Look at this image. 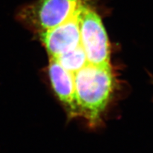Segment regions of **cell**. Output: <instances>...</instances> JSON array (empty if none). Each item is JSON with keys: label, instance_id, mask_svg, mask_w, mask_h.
Wrapping results in <instances>:
<instances>
[{"label": "cell", "instance_id": "5b68a950", "mask_svg": "<svg viewBox=\"0 0 153 153\" xmlns=\"http://www.w3.org/2000/svg\"><path fill=\"white\" fill-rule=\"evenodd\" d=\"M48 74L55 92L68 108L69 113L73 116L79 115L74 74L62 68L57 60L52 57L50 60Z\"/></svg>", "mask_w": 153, "mask_h": 153}, {"label": "cell", "instance_id": "7a4b0ae2", "mask_svg": "<svg viewBox=\"0 0 153 153\" xmlns=\"http://www.w3.org/2000/svg\"><path fill=\"white\" fill-rule=\"evenodd\" d=\"M84 4V0H36L19 9L16 18L40 33L65 22Z\"/></svg>", "mask_w": 153, "mask_h": 153}, {"label": "cell", "instance_id": "3957f363", "mask_svg": "<svg viewBox=\"0 0 153 153\" xmlns=\"http://www.w3.org/2000/svg\"><path fill=\"white\" fill-rule=\"evenodd\" d=\"M80 43L89 64L110 66V46L101 18L87 5L84 4L79 14Z\"/></svg>", "mask_w": 153, "mask_h": 153}, {"label": "cell", "instance_id": "6da1fadb", "mask_svg": "<svg viewBox=\"0 0 153 153\" xmlns=\"http://www.w3.org/2000/svg\"><path fill=\"white\" fill-rule=\"evenodd\" d=\"M79 115L96 123L108 104L114 88L111 66L88 64L74 74Z\"/></svg>", "mask_w": 153, "mask_h": 153}, {"label": "cell", "instance_id": "277c9868", "mask_svg": "<svg viewBox=\"0 0 153 153\" xmlns=\"http://www.w3.org/2000/svg\"><path fill=\"white\" fill-rule=\"evenodd\" d=\"M82 7L65 22L39 33L40 39L51 57L55 58L81 44L79 18Z\"/></svg>", "mask_w": 153, "mask_h": 153}, {"label": "cell", "instance_id": "8992f818", "mask_svg": "<svg viewBox=\"0 0 153 153\" xmlns=\"http://www.w3.org/2000/svg\"><path fill=\"white\" fill-rule=\"evenodd\" d=\"M55 59L62 68L73 74L88 64L87 56L81 44L74 49L63 53Z\"/></svg>", "mask_w": 153, "mask_h": 153}]
</instances>
